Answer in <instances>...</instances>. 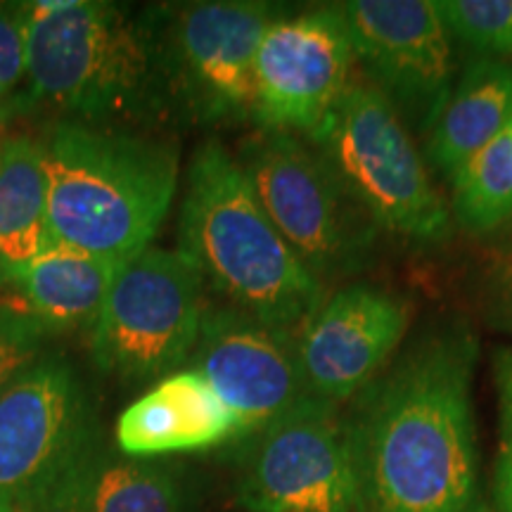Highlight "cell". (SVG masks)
<instances>
[{
	"label": "cell",
	"mask_w": 512,
	"mask_h": 512,
	"mask_svg": "<svg viewBox=\"0 0 512 512\" xmlns=\"http://www.w3.org/2000/svg\"><path fill=\"white\" fill-rule=\"evenodd\" d=\"M477 358L470 325H432L351 401L358 510L484 512L472 403Z\"/></svg>",
	"instance_id": "cell-1"
},
{
	"label": "cell",
	"mask_w": 512,
	"mask_h": 512,
	"mask_svg": "<svg viewBox=\"0 0 512 512\" xmlns=\"http://www.w3.org/2000/svg\"><path fill=\"white\" fill-rule=\"evenodd\" d=\"M178 252L223 304L297 332L328 294L280 238L238 157L219 140L197 147L185 174Z\"/></svg>",
	"instance_id": "cell-2"
},
{
	"label": "cell",
	"mask_w": 512,
	"mask_h": 512,
	"mask_svg": "<svg viewBox=\"0 0 512 512\" xmlns=\"http://www.w3.org/2000/svg\"><path fill=\"white\" fill-rule=\"evenodd\" d=\"M43 147L50 240L114 264L150 247L178 190L181 162L174 143L57 121Z\"/></svg>",
	"instance_id": "cell-3"
},
{
	"label": "cell",
	"mask_w": 512,
	"mask_h": 512,
	"mask_svg": "<svg viewBox=\"0 0 512 512\" xmlns=\"http://www.w3.org/2000/svg\"><path fill=\"white\" fill-rule=\"evenodd\" d=\"M22 10L29 102L91 126L164 114L143 15L102 0H36Z\"/></svg>",
	"instance_id": "cell-4"
},
{
	"label": "cell",
	"mask_w": 512,
	"mask_h": 512,
	"mask_svg": "<svg viewBox=\"0 0 512 512\" xmlns=\"http://www.w3.org/2000/svg\"><path fill=\"white\" fill-rule=\"evenodd\" d=\"M306 140L377 230L420 247L451 238V209L401 112L373 83L351 81L323 126Z\"/></svg>",
	"instance_id": "cell-5"
},
{
	"label": "cell",
	"mask_w": 512,
	"mask_h": 512,
	"mask_svg": "<svg viewBox=\"0 0 512 512\" xmlns=\"http://www.w3.org/2000/svg\"><path fill=\"white\" fill-rule=\"evenodd\" d=\"M283 12V5L264 0H202L140 12L164 114L195 126L252 121L256 53Z\"/></svg>",
	"instance_id": "cell-6"
},
{
	"label": "cell",
	"mask_w": 512,
	"mask_h": 512,
	"mask_svg": "<svg viewBox=\"0 0 512 512\" xmlns=\"http://www.w3.org/2000/svg\"><path fill=\"white\" fill-rule=\"evenodd\" d=\"M100 458L93 399L64 356L43 354L0 392V501L67 512Z\"/></svg>",
	"instance_id": "cell-7"
},
{
	"label": "cell",
	"mask_w": 512,
	"mask_h": 512,
	"mask_svg": "<svg viewBox=\"0 0 512 512\" xmlns=\"http://www.w3.org/2000/svg\"><path fill=\"white\" fill-rule=\"evenodd\" d=\"M235 157L280 238L318 283L328 287L368 266L380 230L309 140L256 128Z\"/></svg>",
	"instance_id": "cell-8"
},
{
	"label": "cell",
	"mask_w": 512,
	"mask_h": 512,
	"mask_svg": "<svg viewBox=\"0 0 512 512\" xmlns=\"http://www.w3.org/2000/svg\"><path fill=\"white\" fill-rule=\"evenodd\" d=\"M204 287L178 249L150 245L126 261L88 337L100 373L138 384L181 370L200 339L209 304Z\"/></svg>",
	"instance_id": "cell-9"
},
{
	"label": "cell",
	"mask_w": 512,
	"mask_h": 512,
	"mask_svg": "<svg viewBox=\"0 0 512 512\" xmlns=\"http://www.w3.org/2000/svg\"><path fill=\"white\" fill-rule=\"evenodd\" d=\"M240 441L235 494L247 512H361L339 406L309 399Z\"/></svg>",
	"instance_id": "cell-10"
},
{
	"label": "cell",
	"mask_w": 512,
	"mask_h": 512,
	"mask_svg": "<svg viewBox=\"0 0 512 512\" xmlns=\"http://www.w3.org/2000/svg\"><path fill=\"white\" fill-rule=\"evenodd\" d=\"M354 67V46L339 5L283 12L256 53V128L311 138L347 93Z\"/></svg>",
	"instance_id": "cell-11"
},
{
	"label": "cell",
	"mask_w": 512,
	"mask_h": 512,
	"mask_svg": "<svg viewBox=\"0 0 512 512\" xmlns=\"http://www.w3.org/2000/svg\"><path fill=\"white\" fill-rule=\"evenodd\" d=\"M411 320V299L392 287L354 280L325 294L297 330L311 399L342 408L366 392L399 354Z\"/></svg>",
	"instance_id": "cell-12"
},
{
	"label": "cell",
	"mask_w": 512,
	"mask_h": 512,
	"mask_svg": "<svg viewBox=\"0 0 512 512\" xmlns=\"http://www.w3.org/2000/svg\"><path fill=\"white\" fill-rule=\"evenodd\" d=\"M339 10L370 83L430 128L456 83L451 34L434 0H349Z\"/></svg>",
	"instance_id": "cell-13"
},
{
	"label": "cell",
	"mask_w": 512,
	"mask_h": 512,
	"mask_svg": "<svg viewBox=\"0 0 512 512\" xmlns=\"http://www.w3.org/2000/svg\"><path fill=\"white\" fill-rule=\"evenodd\" d=\"M240 422V439L309 401L297 332L261 323L226 304H207L190 358Z\"/></svg>",
	"instance_id": "cell-14"
},
{
	"label": "cell",
	"mask_w": 512,
	"mask_h": 512,
	"mask_svg": "<svg viewBox=\"0 0 512 512\" xmlns=\"http://www.w3.org/2000/svg\"><path fill=\"white\" fill-rule=\"evenodd\" d=\"M114 439L124 456L152 460L240 439V422L209 382L188 368L133 401L119 415Z\"/></svg>",
	"instance_id": "cell-15"
},
{
	"label": "cell",
	"mask_w": 512,
	"mask_h": 512,
	"mask_svg": "<svg viewBox=\"0 0 512 512\" xmlns=\"http://www.w3.org/2000/svg\"><path fill=\"white\" fill-rule=\"evenodd\" d=\"M512 126V64L472 57L430 124L427 155L448 181L472 155Z\"/></svg>",
	"instance_id": "cell-16"
},
{
	"label": "cell",
	"mask_w": 512,
	"mask_h": 512,
	"mask_svg": "<svg viewBox=\"0 0 512 512\" xmlns=\"http://www.w3.org/2000/svg\"><path fill=\"white\" fill-rule=\"evenodd\" d=\"M121 266L79 247L48 240L34 259L15 266V287L48 335L91 330Z\"/></svg>",
	"instance_id": "cell-17"
},
{
	"label": "cell",
	"mask_w": 512,
	"mask_h": 512,
	"mask_svg": "<svg viewBox=\"0 0 512 512\" xmlns=\"http://www.w3.org/2000/svg\"><path fill=\"white\" fill-rule=\"evenodd\" d=\"M48 171L43 140L0 138V254L27 264L48 245Z\"/></svg>",
	"instance_id": "cell-18"
},
{
	"label": "cell",
	"mask_w": 512,
	"mask_h": 512,
	"mask_svg": "<svg viewBox=\"0 0 512 512\" xmlns=\"http://www.w3.org/2000/svg\"><path fill=\"white\" fill-rule=\"evenodd\" d=\"M192 505L195 486L176 467L102 456L67 512H190Z\"/></svg>",
	"instance_id": "cell-19"
},
{
	"label": "cell",
	"mask_w": 512,
	"mask_h": 512,
	"mask_svg": "<svg viewBox=\"0 0 512 512\" xmlns=\"http://www.w3.org/2000/svg\"><path fill=\"white\" fill-rule=\"evenodd\" d=\"M451 216L470 233H491L512 219V126L451 178Z\"/></svg>",
	"instance_id": "cell-20"
},
{
	"label": "cell",
	"mask_w": 512,
	"mask_h": 512,
	"mask_svg": "<svg viewBox=\"0 0 512 512\" xmlns=\"http://www.w3.org/2000/svg\"><path fill=\"white\" fill-rule=\"evenodd\" d=\"M448 34L482 57L512 55V0H434Z\"/></svg>",
	"instance_id": "cell-21"
},
{
	"label": "cell",
	"mask_w": 512,
	"mask_h": 512,
	"mask_svg": "<svg viewBox=\"0 0 512 512\" xmlns=\"http://www.w3.org/2000/svg\"><path fill=\"white\" fill-rule=\"evenodd\" d=\"M48 330L27 306L0 302V392L43 356Z\"/></svg>",
	"instance_id": "cell-22"
},
{
	"label": "cell",
	"mask_w": 512,
	"mask_h": 512,
	"mask_svg": "<svg viewBox=\"0 0 512 512\" xmlns=\"http://www.w3.org/2000/svg\"><path fill=\"white\" fill-rule=\"evenodd\" d=\"M498 401V453L494 465V505L512 512V349H498L491 358Z\"/></svg>",
	"instance_id": "cell-23"
},
{
	"label": "cell",
	"mask_w": 512,
	"mask_h": 512,
	"mask_svg": "<svg viewBox=\"0 0 512 512\" xmlns=\"http://www.w3.org/2000/svg\"><path fill=\"white\" fill-rule=\"evenodd\" d=\"M27 81V19L22 3H0V107L12 112L17 88Z\"/></svg>",
	"instance_id": "cell-24"
},
{
	"label": "cell",
	"mask_w": 512,
	"mask_h": 512,
	"mask_svg": "<svg viewBox=\"0 0 512 512\" xmlns=\"http://www.w3.org/2000/svg\"><path fill=\"white\" fill-rule=\"evenodd\" d=\"M484 320L491 328L512 335V242H508L484 273Z\"/></svg>",
	"instance_id": "cell-25"
},
{
	"label": "cell",
	"mask_w": 512,
	"mask_h": 512,
	"mask_svg": "<svg viewBox=\"0 0 512 512\" xmlns=\"http://www.w3.org/2000/svg\"><path fill=\"white\" fill-rule=\"evenodd\" d=\"M8 285H15V266H12L3 254H0V290Z\"/></svg>",
	"instance_id": "cell-26"
},
{
	"label": "cell",
	"mask_w": 512,
	"mask_h": 512,
	"mask_svg": "<svg viewBox=\"0 0 512 512\" xmlns=\"http://www.w3.org/2000/svg\"><path fill=\"white\" fill-rule=\"evenodd\" d=\"M0 512H15V505L8 501H0Z\"/></svg>",
	"instance_id": "cell-27"
},
{
	"label": "cell",
	"mask_w": 512,
	"mask_h": 512,
	"mask_svg": "<svg viewBox=\"0 0 512 512\" xmlns=\"http://www.w3.org/2000/svg\"><path fill=\"white\" fill-rule=\"evenodd\" d=\"M8 114H10L8 110H3V107H0V126H3V121L8 119Z\"/></svg>",
	"instance_id": "cell-28"
},
{
	"label": "cell",
	"mask_w": 512,
	"mask_h": 512,
	"mask_svg": "<svg viewBox=\"0 0 512 512\" xmlns=\"http://www.w3.org/2000/svg\"><path fill=\"white\" fill-rule=\"evenodd\" d=\"M15 512H29V510H24V508H15Z\"/></svg>",
	"instance_id": "cell-29"
}]
</instances>
